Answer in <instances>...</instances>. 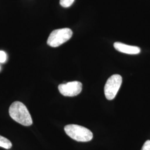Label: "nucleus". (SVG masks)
<instances>
[{
    "instance_id": "nucleus-11",
    "label": "nucleus",
    "mask_w": 150,
    "mask_h": 150,
    "mask_svg": "<svg viewBox=\"0 0 150 150\" xmlns=\"http://www.w3.org/2000/svg\"><path fill=\"white\" fill-rule=\"evenodd\" d=\"M0 70H1V67H0Z\"/></svg>"
},
{
    "instance_id": "nucleus-6",
    "label": "nucleus",
    "mask_w": 150,
    "mask_h": 150,
    "mask_svg": "<svg viewBox=\"0 0 150 150\" xmlns=\"http://www.w3.org/2000/svg\"><path fill=\"white\" fill-rule=\"evenodd\" d=\"M115 48L120 52L129 54H137L141 52L140 48L137 46H130L121 42H116L113 44Z\"/></svg>"
},
{
    "instance_id": "nucleus-4",
    "label": "nucleus",
    "mask_w": 150,
    "mask_h": 150,
    "mask_svg": "<svg viewBox=\"0 0 150 150\" xmlns=\"http://www.w3.org/2000/svg\"><path fill=\"white\" fill-rule=\"evenodd\" d=\"M122 82L121 76L117 74L111 76L107 80L104 88L105 95L107 100H112L116 97L121 86Z\"/></svg>"
},
{
    "instance_id": "nucleus-8",
    "label": "nucleus",
    "mask_w": 150,
    "mask_h": 150,
    "mask_svg": "<svg viewBox=\"0 0 150 150\" xmlns=\"http://www.w3.org/2000/svg\"><path fill=\"white\" fill-rule=\"evenodd\" d=\"M75 0H60L59 4L63 7L67 8L73 4Z\"/></svg>"
},
{
    "instance_id": "nucleus-5",
    "label": "nucleus",
    "mask_w": 150,
    "mask_h": 150,
    "mask_svg": "<svg viewBox=\"0 0 150 150\" xmlns=\"http://www.w3.org/2000/svg\"><path fill=\"white\" fill-rule=\"evenodd\" d=\"M58 88L60 93L64 96H76L80 94L82 91V85L80 82L72 81L60 84Z\"/></svg>"
},
{
    "instance_id": "nucleus-3",
    "label": "nucleus",
    "mask_w": 150,
    "mask_h": 150,
    "mask_svg": "<svg viewBox=\"0 0 150 150\" xmlns=\"http://www.w3.org/2000/svg\"><path fill=\"white\" fill-rule=\"evenodd\" d=\"M73 32L69 28L54 30L47 39V45L52 47H57L69 41L72 36Z\"/></svg>"
},
{
    "instance_id": "nucleus-9",
    "label": "nucleus",
    "mask_w": 150,
    "mask_h": 150,
    "mask_svg": "<svg viewBox=\"0 0 150 150\" xmlns=\"http://www.w3.org/2000/svg\"><path fill=\"white\" fill-rule=\"evenodd\" d=\"M7 59V55L3 51H0V63L5 62Z\"/></svg>"
},
{
    "instance_id": "nucleus-2",
    "label": "nucleus",
    "mask_w": 150,
    "mask_h": 150,
    "mask_svg": "<svg viewBox=\"0 0 150 150\" xmlns=\"http://www.w3.org/2000/svg\"><path fill=\"white\" fill-rule=\"evenodd\" d=\"M64 129L70 137L78 142H88L93 138V134L90 129L80 125H68Z\"/></svg>"
},
{
    "instance_id": "nucleus-7",
    "label": "nucleus",
    "mask_w": 150,
    "mask_h": 150,
    "mask_svg": "<svg viewBox=\"0 0 150 150\" xmlns=\"http://www.w3.org/2000/svg\"><path fill=\"white\" fill-rule=\"evenodd\" d=\"M12 146V143L10 140L0 135V147L6 149H10Z\"/></svg>"
},
{
    "instance_id": "nucleus-10",
    "label": "nucleus",
    "mask_w": 150,
    "mask_h": 150,
    "mask_svg": "<svg viewBox=\"0 0 150 150\" xmlns=\"http://www.w3.org/2000/svg\"><path fill=\"white\" fill-rule=\"evenodd\" d=\"M141 150H150V140H147L145 142Z\"/></svg>"
},
{
    "instance_id": "nucleus-1",
    "label": "nucleus",
    "mask_w": 150,
    "mask_h": 150,
    "mask_svg": "<svg viewBox=\"0 0 150 150\" xmlns=\"http://www.w3.org/2000/svg\"><path fill=\"white\" fill-rule=\"evenodd\" d=\"M9 114L13 120L23 126H29L33 123L31 116L27 107L22 102H13L9 108Z\"/></svg>"
}]
</instances>
